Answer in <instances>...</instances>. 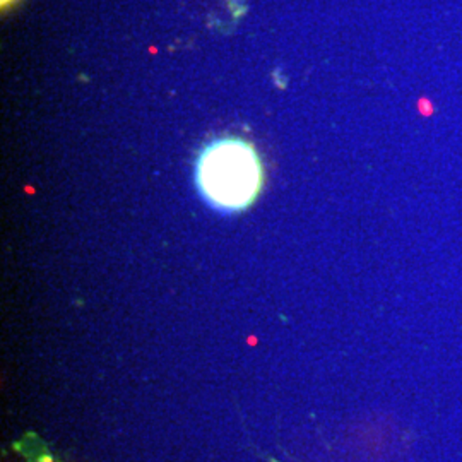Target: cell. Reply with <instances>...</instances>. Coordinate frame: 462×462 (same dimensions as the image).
Here are the masks:
<instances>
[{"mask_svg": "<svg viewBox=\"0 0 462 462\" xmlns=\"http://www.w3.org/2000/svg\"><path fill=\"white\" fill-rule=\"evenodd\" d=\"M198 185L202 196L219 209L247 208L263 185V165L255 149L238 139L209 144L199 156Z\"/></svg>", "mask_w": 462, "mask_h": 462, "instance_id": "6da1fadb", "label": "cell"}, {"mask_svg": "<svg viewBox=\"0 0 462 462\" xmlns=\"http://www.w3.org/2000/svg\"><path fill=\"white\" fill-rule=\"evenodd\" d=\"M13 0H2V5H5V4H11Z\"/></svg>", "mask_w": 462, "mask_h": 462, "instance_id": "7a4b0ae2", "label": "cell"}]
</instances>
